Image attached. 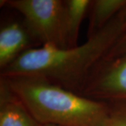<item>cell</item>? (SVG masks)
Returning <instances> with one entry per match:
<instances>
[{"label":"cell","mask_w":126,"mask_h":126,"mask_svg":"<svg viewBox=\"0 0 126 126\" xmlns=\"http://www.w3.org/2000/svg\"><path fill=\"white\" fill-rule=\"evenodd\" d=\"M41 126H62L55 125V124H42Z\"/></svg>","instance_id":"obj_11"},{"label":"cell","mask_w":126,"mask_h":126,"mask_svg":"<svg viewBox=\"0 0 126 126\" xmlns=\"http://www.w3.org/2000/svg\"><path fill=\"white\" fill-rule=\"evenodd\" d=\"M126 33V6L84 44L74 48L40 46L25 52L0 77L34 76L79 93L91 72Z\"/></svg>","instance_id":"obj_1"},{"label":"cell","mask_w":126,"mask_h":126,"mask_svg":"<svg viewBox=\"0 0 126 126\" xmlns=\"http://www.w3.org/2000/svg\"><path fill=\"white\" fill-rule=\"evenodd\" d=\"M23 103L0 77V126H41Z\"/></svg>","instance_id":"obj_6"},{"label":"cell","mask_w":126,"mask_h":126,"mask_svg":"<svg viewBox=\"0 0 126 126\" xmlns=\"http://www.w3.org/2000/svg\"><path fill=\"white\" fill-rule=\"evenodd\" d=\"M78 94L104 102L126 100V54L101 61Z\"/></svg>","instance_id":"obj_4"},{"label":"cell","mask_w":126,"mask_h":126,"mask_svg":"<svg viewBox=\"0 0 126 126\" xmlns=\"http://www.w3.org/2000/svg\"><path fill=\"white\" fill-rule=\"evenodd\" d=\"M109 118L107 126H126V100L107 102Z\"/></svg>","instance_id":"obj_9"},{"label":"cell","mask_w":126,"mask_h":126,"mask_svg":"<svg viewBox=\"0 0 126 126\" xmlns=\"http://www.w3.org/2000/svg\"><path fill=\"white\" fill-rule=\"evenodd\" d=\"M126 54V33L123 35L120 40L118 41V43L113 47V48L107 57L104 59H111L119 57L121 55Z\"/></svg>","instance_id":"obj_10"},{"label":"cell","mask_w":126,"mask_h":126,"mask_svg":"<svg viewBox=\"0 0 126 126\" xmlns=\"http://www.w3.org/2000/svg\"><path fill=\"white\" fill-rule=\"evenodd\" d=\"M41 124L107 126V102L86 97L42 77H2Z\"/></svg>","instance_id":"obj_2"},{"label":"cell","mask_w":126,"mask_h":126,"mask_svg":"<svg viewBox=\"0 0 126 126\" xmlns=\"http://www.w3.org/2000/svg\"><path fill=\"white\" fill-rule=\"evenodd\" d=\"M40 46L23 18L5 23L0 29V71L27 50Z\"/></svg>","instance_id":"obj_5"},{"label":"cell","mask_w":126,"mask_h":126,"mask_svg":"<svg viewBox=\"0 0 126 126\" xmlns=\"http://www.w3.org/2000/svg\"><path fill=\"white\" fill-rule=\"evenodd\" d=\"M126 6V0L91 1L89 24L87 36L89 38L105 27L122 9Z\"/></svg>","instance_id":"obj_7"},{"label":"cell","mask_w":126,"mask_h":126,"mask_svg":"<svg viewBox=\"0 0 126 126\" xmlns=\"http://www.w3.org/2000/svg\"><path fill=\"white\" fill-rule=\"evenodd\" d=\"M1 4L22 16L41 46L68 48L66 0H4Z\"/></svg>","instance_id":"obj_3"},{"label":"cell","mask_w":126,"mask_h":126,"mask_svg":"<svg viewBox=\"0 0 126 126\" xmlns=\"http://www.w3.org/2000/svg\"><path fill=\"white\" fill-rule=\"evenodd\" d=\"M91 0H66V30L68 48L78 46L81 25L88 14Z\"/></svg>","instance_id":"obj_8"}]
</instances>
